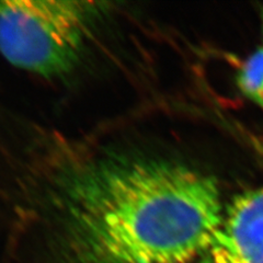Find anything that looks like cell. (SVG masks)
Segmentation results:
<instances>
[{
    "label": "cell",
    "instance_id": "277c9868",
    "mask_svg": "<svg viewBox=\"0 0 263 263\" xmlns=\"http://www.w3.org/2000/svg\"><path fill=\"white\" fill-rule=\"evenodd\" d=\"M237 85L245 97L263 108V47L243 63L238 72Z\"/></svg>",
    "mask_w": 263,
    "mask_h": 263
},
{
    "label": "cell",
    "instance_id": "3957f363",
    "mask_svg": "<svg viewBox=\"0 0 263 263\" xmlns=\"http://www.w3.org/2000/svg\"><path fill=\"white\" fill-rule=\"evenodd\" d=\"M196 263H263V186L235 195Z\"/></svg>",
    "mask_w": 263,
    "mask_h": 263
},
{
    "label": "cell",
    "instance_id": "6da1fadb",
    "mask_svg": "<svg viewBox=\"0 0 263 263\" xmlns=\"http://www.w3.org/2000/svg\"><path fill=\"white\" fill-rule=\"evenodd\" d=\"M64 263H196L223 220L213 177L184 163L111 155L59 184Z\"/></svg>",
    "mask_w": 263,
    "mask_h": 263
},
{
    "label": "cell",
    "instance_id": "7a4b0ae2",
    "mask_svg": "<svg viewBox=\"0 0 263 263\" xmlns=\"http://www.w3.org/2000/svg\"><path fill=\"white\" fill-rule=\"evenodd\" d=\"M105 4L78 0H0V54L44 78L76 68Z\"/></svg>",
    "mask_w": 263,
    "mask_h": 263
},
{
    "label": "cell",
    "instance_id": "5b68a950",
    "mask_svg": "<svg viewBox=\"0 0 263 263\" xmlns=\"http://www.w3.org/2000/svg\"><path fill=\"white\" fill-rule=\"evenodd\" d=\"M262 20H263V15H262Z\"/></svg>",
    "mask_w": 263,
    "mask_h": 263
}]
</instances>
